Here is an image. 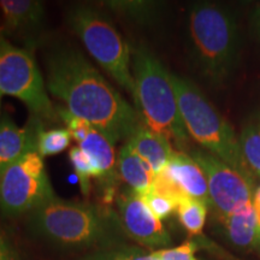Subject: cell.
Instances as JSON below:
<instances>
[{
    "label": "cell",
    "instance_id": "obj_22",
    "mask_svg": "<svg viewBox=\"0 0 260 260\" xmlns=\"http://www.w3.org/2000/svg\"><path fill=\"white\" fill-rule=\"evenodd\" d=\"M77 260H158L154 258L152 252H146L145 249L129 245L115 247L110 249H102L86 253Z\"/></svg>",
    "mask_w": 260,
    "mask_h": 260
},
{
    "label": "cell",
    "instance_id": "obj_26",
    "mask_svg": "<svg viewBox=\"0 0 260 260\" xmlns=\"http://www.w3.org/2000/svg\"><path fill=\"white\" fill-rule=\"evenodd\" d=\"M199 249V243L188 240L181 246L174 248H164L153 251L154 258L158 260H199L195 256V252Z\"/></svg>",
    "mask_w": 260,
    "mask_h": 260
},
{
    "label": "cell",
    "instance_id": "obj_30",
    "mask_svg": "<svg viewBox=\"0 0 260 260\" xmlns=\"http://www.w3.org/2000/svg\"><path fill=\"white\" fill-rule=\"evenodd\" d=\"M260 204V187L256 189L255 194H254V205Z\"/></svg>",
    "mask_w": 260,
    "mask_h": 260
},
{
    "label": "cell",
    "instance_id": "obj_12",
    "mask_svg": "<svg viewBox=\"0 0 260 260\" xmlns=\"http://www.w3.org/2000/svg\"><path fill=\"white\" fill-rule=\"evenodd\" d=\"M0 10L4 18V32H16L25 38V44L34 48L38 37L45 27L46 11L38 0H0Z\"/></svg>",
    "mask_w": 260,
    "mask_h": 260
},
{
    "label": "cell",
    "instance_id": "obj_7",
    "mask_svg": "<svg viewBox=\"0 0 260 260\" xmlns=\"http://www.w3.org/2000/svg\"><path fill=\"white\" fill-rule=\"evenodd\" d=\"M0 93L17 98L28 107L30 116L45 124L60 121L31 52L14 46L4 35L0 37Z\"/></svg>",
    "mask_w": 260,
    "mask_h": 260
},
{
    "label": "cell",
    "instance_id": "obj_5",
    "mask_svg": "<svg viewBox=\"0 0 260 260\" xmlns=\"http://www.w3.org/2000/svg\"><path fill=\"white\" fill-rule=\"evenodd\" d=\"M171 81L188 134L205 151L246 176L254 178L243 162L239 139L233 126L191 81L174 74H171Z\"/></svg>",
    "mask_w": 260,
    "mask_h": 260
},
{
    "label": "cell",
    "instance_id": "obj_24",
    "mask_svg": "<svg viewBox=\"0 0 260 260\" xmlns=\"http://www.w3.org/2000/svg\"><path fill=\"white\" fill-rule=\"evenodd\" d=\"M57 113L59 116L60 121L67 125V129L69 130L71 138L80 145L87 138L90 129H92V125L84 119H81L79 117L73 115L63 106H57Z\"/></svg>",
    "mask_w": 260,
    "mask_h": 260
},
{
    "label": "cell",
    "instance_id": "obj_2",
    "mask_svg": "<svg viewBox=\"0 0 260 260\" xmlns=\"http://www.w3.org/2000/svg\"><path fill=\"white\" fill-rule=\"evenodd\" d=\"M32 236L64 252H95L128 245L117 211L54 197L27 214Z\"/></svg>",
    "mask_w": 260,
    "mask_h": 260
},
{
    "label": "cell",
    "instance_id": "obj_25",
    "mask_svg": "<svg viewBox=\"0 0 260 260\" xmlns=\"http://www.w3.org/2000/svg\"><path fill=\"white\" fill-rule=\"evenodd\" d=\"M142 198H144L145 203L147 204L149 210L160 220L168 219L177 210V204L174 200L154 190H151Z\"/></svg>",
    "mask_w": 260,
    "mask_h": 260
},
{
    "label": "cell",
    "instance_id": "obj_19",
    "mask_svg": "<svg viewBox=\"0 0 260 260\" xmlns=\"http://www.w3.org/2000/svg\"><path fill=\"white\" fill-rule=\"evenodd\" d=\"M239 145L248 171L254 178H260V115L242 129Z\"/></svg>",
    "mask_w": 260,
    "mask_h": 260
},
{
    "label": "cell",
    "instance_id": "obj_17",
    "mask_svg": "<svg viewBox=\"0 0 260 260\" xmlns=\"http://www.w3.org/2000/svg\"><path fill=\"white\" fill-rule=\"evenodd\" d=\"M219 220L234 246L260 254V225L253 205Z\"/></svg>",
    "mask_w": 260,
    "mask_h": 260
},
{
    "label": "cell",
    "instance_id": "obj_14",
    "mask_svg": "<svg viewBox=\"0 0 260 260\" xmlns=\"http://www.w3.org/2000/svg\"><path fill=\"white\" fill-rule=\"evenodd\" d=\"M165 171L184 194L210 206L211 201L206 176L199 164L189 154L184 152H174Z\"/></svg>",
    "mask_w": 260,
    "mask_h": 260
},
{
    "label": "cell",
    "instance_id": "obj_28",
    "mask_svg": "<svg viewBox=\"0 0 260 260\" xmlns=\"http://www.w3.org/2000/svg\"><path fill=\"white\" fill-rule=\"evenodd\" d=\"M251 27L252 31L254 32L255 37L260 40V5L254 10V12H253L251 18Z\"/></svg>",
    "mask_w": 260,
    "mask_h": 260
},
{
    "label": "cell",
    "instance_id": "obj_9",
    "mask_svg": "<svg viewBox=\"0 0 260 260\" xmlns=\"http://www.w3.org/2000/svg\"><path fill=\"white\" fill-rule=\"evenodd\" d=\"M189 155L206 176L210 206L213 207L219 219L251 206L255 194L254 178L241 174L205 149L194 148Z\"/></svg>",
    "mask_w": 260,
    "mask_h": 260
},
{
    "label": "cell",
    "instance_id": "obj_6",
    "mask_svg": "<svg viewBox=\"0 0 260 260\" xmlns=\"http://www.w3.org/2000/svg\"><path fill=\"white\" fill-rule=\"evenodd\" d=\"M65 21L96 63L134 99L132 50L110 18L96 6L77 3L68 8Z\"/></svg>",
    "mask_w": 260,
    "mask_h": 260
},
{
    "label": "cell",
    "instance_id": "obj_8",
    "mask_svg": "<svg viewBox=\"0 0 260 260\" xmlns=\"http://www.w3.org/2000/svg\"><path fill=\"white\" fill-rule=\"evenodd\" d=\"M54 197L44 158L37 149L22 155L0 177V212L8 218L29 214Z\"/></svg>",
    "mask_w": 260,
    "mask_h": 260
},
{
    "label": "cell",
    "instance_id": "obj_31",
    "mask_svg": "<svg viewBox=\"0 0 260 260\" xmlns=\"http://www.w3.org/2000/svg\"><path fill=\"white\" fill-rule=\"evenodd\" d=\"M4 35V27H0V37Z\"/></svg>",
    "mask_w": 260,
    "mask_h": 260
},
{
    "label": "cell",
    "instance_id": "obj_18",
    "mask_svg": "<svg viewBox=\"0 0 260 260\" xmlns=\"http://www.w3.org/2000/svg\"><path fill=\"white\" fill-rule=\"evenodd\" d=\"M104 6L117 15L141 25L152 23L158 17L160 10L158 3L144 0H112L104 2Z\"/></svg>",
    "mask_w": 260,
    "mask_h": 260
},
{
    "label": "cell",
    "instance_id": "obj_4",
    "mask_svg": "<svg viewBox=\"0 0 260 260\" xmlns=\"http://www.w3.org/2000/svg\"><path fill=\"white\" fill-rule=\"evenodd\" d=\"M135 84L134 103L140 118L149 129L184 147L189 141L172 86L171 74L144 45L132 48Z\"/></svg>",
    "mask_w": 260,
    "mask_h": 260
},
{
    "label": "cell",
    "instance_id": "obj_11",
    "mask_svg": "<svg viewBox=\"0 0 260 260\" xmlns=\"http://www.w3.org/2000/svg\"><path fill=\"white\" fill-rule=\"evenodd\" d=\"M79 147L88 155L95 170L98 189L106 205L111 204L118 190L121 176L117 169L115 144L102 132L93 128Z\"/></svg>",
    "mask_w": 260,
    "mask_h": 260
},
{
    "label": "cell",
    "instance_id": "obj_21",
    "mask_svg": "<svg viewBox=\"0 0 260 260\" xmlns=\"http://www.w3.org/2000/svg\"><path fill=\"white\" fill-rule=\"evenodd\" d=\"M71 134L67 128H52L46 130L45 126L39 130L37 140V151L42 158L60 153L69 147Z\"/></svg>",
    "mask_w": 260,
    "mask_h": 260
},
{
    "label": "cell",
    "instance_id": "obj_16",
    "mask_svg": "<svg viewBox=\"0 0 260 260\" xmlns=\"http://www.w3.org/2000/svg\"><path fill=\"white\" fill-rule=\"evenodd\" d=\"M117 169L121 180L128 184V188L141 197L153 189L157 175L125 142L117 157Z\"/></svg>",
    "mask_w": 260,
    "mask_h": 260
},
{
    "label": "cell",
    "instance_id": "obj_10",
    "mask_svg": "<svg viewBox=\"0 0 260 260\" xmlns=\"http://www.w3.org/2000/svg\"><path fill=\"white\" fill-rule=\"evenodd\" d=\"M116 206L117 214L129 239L155 251L171 245L168 230L149 210L141 195L126 188L117 195Z\"/></svg>",
    "mask_w": 260,
    "mask_h": 260
},
{
    "label": "cell",
    "instance_id": "obj_32",
    "mask_svg": "<svg viewBox=\"0 0 260 260\" xmlns=\"http://www.w3.org/2000/svg\"><path fill=\"white\" fill-rule=\"evenodd\" d=\"M2 96H3V94L0 93V109H2Z\"/></svg>",
    "mask_w": 260,
    "mask_h": 260
},
{
    "label": "cell",
    "instance_id": "obj_29",
    "mask_svg": "<svg viewBox=\"0 0 260 260\" xmlns=\"http://www.w3.org/2000/svg\"><path fill=\"white\" fill-rule=\"evenodd\" d=\"M255 210V214H256V220H258V224L260 225V204L258 205H253Z\"/></svg>",
    "mask_w": 260,
    "mask_h": 260
},
{
    "label": "cell",
    "instance_id": "obj_20",
    "mask_svg": "<svg viewBox=\"0 0 260 260\" xmlns=\"http://www.w3.org/2000/svg\"><path fill=\"white\" fill-rule=\"evenodd\" d=\"M176 212L182 226L190 235H200L203 233L207 217L206 204L187 197L178 203Z\"/></svg>",
    "mask_w": 260,
    "mask_h": 260
},
{
    "label": "cell",
    "instance_id": "obj_3",
    "mask_svg": "<svg viewBox=\"0 0 260 260\" xmlns=\"http://www.w3.org/2000/svg\"><path fill=\"white\" fill-rule=\"evenodd\" d=\"M188 31L199 73L216 86L225 82L240 58L239 25L233 12L216 3H197L188 16Z\"/></svg>",
    "mask_w": 260,
    "mask_h": 260
},
{
    "label": "cell",
    "instance_id": "obj_15",
    "mask_svg": "<svg viewBox=\"0 0 260 260\" xmlns=\"http://www.w3.org/2000/svg\"><path fill=\"white\" fill-rule=\"evenodd\" d=\"M126 145L147 162L155 175L160 174L167 169L169 161L174 154L170 141L158 133L149 129L144 122L134 130L132 135L126 139Z\"/></svg>",
    "mask_w": 260,
    "mask_h": 260
},
{
    "label": "cell",
    "instance_id": "obj_1",
    "mask_svg": "<svg viewBox=\"0 0 260 260\" xmlns=\"http://www.w3.org/2000/svg\"><path fill=\"white\" fill-rule=\"evenodd\" d=\"M44 60L48 93L113 144L126 141L142 122L136 109L77 48L56 45L46 51Z\"/></svg>",
    "mask_w": 260,
    "mask_h": 260
},
{
    "label": "cell",
    "instance_id": "obj_27",
    "mask_svg": "<svg viewBox=\"0 0 260 260\" xmlns=\"http://www.w3.org/2000/svg\"><path fill=\"white\" fill-rule=\"evenodd\" d=\"M0 260H22L15 247L2 234H0Z\"/></svg>",
    "mask_w": 260,
    "mask_h": 260
},
{
    "label": "cell",
    "instance_id": "obj_13",
    "mask_svg": "<svg viewBox=\"0 0 260 260\" xmlns=\"http://www.w3.org/2000/svg\"><path fill=\"white\" fill-rule=\"evenodd\" d=\"M44 122L35 117H29L24 126H18L9 115L0 118V177L18 160L22 155L31 149H37L38 133Z\"/></svg>",
    "mask_w": 260,
    "mask_h": 260
},
{
    "label": "cell",
    "instance_id": "obj_23",
    "mask_svg": "<svg viewBox=\"0 0 260 260\" xmlns=\"http://www.w3.org/2000/svg\"><path fill=\"white\" fill-rule=\"evenodd\" d=\"M69 160L73 165V169L79 178V184L81 193L83 195H89L92 189V178H95V170L90 161L88 155L81 149L79 146L71 147L69 151Z\"/></svg>",
    "mask_w": 260,
    "mask_h": 260
}]
</instances>
